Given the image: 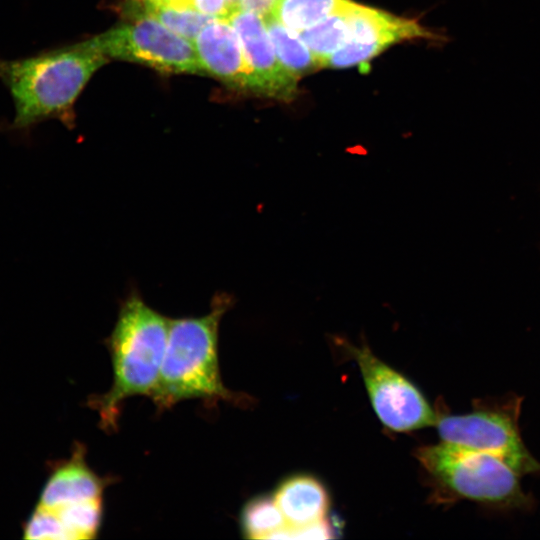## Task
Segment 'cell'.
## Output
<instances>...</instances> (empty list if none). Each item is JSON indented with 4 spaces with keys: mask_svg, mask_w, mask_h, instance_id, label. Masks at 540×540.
Listing matches in <instances>:
<instances>
[{
    "mask_svg": "<svg viewBox=\"0 0 540 540\" xmlns=\"http://www.w3.org/2000/svg\"><path fill=\"white\" fill-rule=\"evenodd\" d=\"M107 59L86 42L23 59H0V79L15 106L10 129L24 133L49 118L71 124L75 100Z\"/></svg>",
    "mask_w": 540,
    "mask_h": 540,
    "instance_id": "cell-1",
    "label": "cell"
},
{
    "mask_svg": "<svg viewBox=\"0 0 540 540\" xmlns=\"http://www.w3.org/2000/svg\"><path fill=\"white\" fill-rule=\"evenodd\" d=\"M232 304V297L221 293L201 317L169 318L160 374L149 396L159 410L191 398L243 401L224 386L218 361L219 325Z\"/></svg>",
    "mask_w": 540,
    "mask_h": 540,
    "instance_id": "cell-2",
    "label": "cell"
},
{
    "mask_svg": "<svg viewBox=\"0 0 540 540\" xmlns=\"http://www.w3.org/2000/svg\"><path fill=\"white\" fill-rule=\"evenodd\" d=\"M169 318L151 308L137 293L122 302L115 326L107 339L112 360L113 384L89 404L100 416L101 428L117 427L120 407L135 395L150 396L166 350Z\"/></svg>",
    "mask_w": 540,
    "mask_h": 540,
    "instance_id": "cell-3",
    "label": "cell"
},
{
    "mask_svg": "<svg viewBox=\"0 0 540 540\" xmlns=\"http://www.w3.org/2000/svg\"><path fill=\"white\" fill-rule=\"evenodd\" d=\"M415 455L441 499H466L495 508H523L530 503L520 485L521 475L492 454L441 442L422 446Z\"/></svg>",
    "mask_w": 540,
    "mask_h": 540,
    "instance_id": "cell-4",
    "label": "cell"
},
{
    "mask_svg": "<svg viewBox=\"0 0 540 540\" xmlns=\"http://www.w3.org/2000/svg\"><path fill=\"white\" fill-rule=\"evenodd\" d=\"M128 12L132 21L91 38L86 44L107 58L137 62L164 72L203 74L190 41L132 5Z\"/></svg>",
    "mask_w": 540,
    "mask_h": 540,
    "instance_id": "cell-5",
    "label": "cell"
},
{
    "mask_svg": "<svg viewBox=\"0 0 540 540\" xmlns=\"http://www.w3.org/2000/svg\"><path fill=\"white\" fill-rule=\"evenodd\" d=\"M520 400L504 406L475 405L467 414H437L434 426L442 442L492 454L520 475L540 472V463L519 432Z\"/></svg>",
    "mask_w": 540,
    "mask_h": 540,
    "instance_id": "cell-6",
    "label": "cell"
},
{
    "mask_svg": "<svg viewBox=\"0 0 540 540\" xmlns=\"http://www.w3.org/2000/svg\"><path fill=\"white\" fill-rule=\"evenodd\" d=\"M356 361L374 412L395 432H411L434 426L437 414L418 387L403 374L376 357L366 344L355 346L337 339Z\"/></svg>",
    "mask_w": 540,
    "mask_h": 540,
    "instance_id": "cell-7",
    "label": "cell"
},
{
    "mask_svg": "<svg viewBox=\"0 0 540 540\" xmlns=\"http://www.w3.org/2000/svg\"><path fill=\"white\" fill-rule=\"evenodd\" d=\"M435 37L415 20L353 2L349 14L348 39L325 60L324 67L348 68L362 65L394 43Z\"/></svg>",
    "mask_w": 540,
    "mask_h": 540,
    "instance_id": "cell-8",
    "label": "cell"
},
{
    "mask_svg": "<svg viewBox=\"0 0 540 540\" xmlns=\"http://www.w3.org/2000/svg\"><path fill=\"white\" fill-rule=\"evenodd\" d=\"M227 19L238 35L250 68L251 91L291 101L298 92V78L278 59L263 17L236 8Z\"/></svg>",
    "mask_w": 540,
    "mask_h": 540,
    "instance_id": "cell-9",
    "label": "cell"
},
{
    "mask_svg": "<svg viewBox=\"0 0 540 540\" xmlns=\"http://www.w3.org/2000/svg\"><path fill=\"white\" fill-rule=\"evenodd\" d=\"M204 74L251 90V72L233 26L226 18L207 24L193 42Z\"/></svg>",
    "mask_w": 540,
    "mask_h": 540,
    "instance_id": "cell-10",
    "label": "cell"
},
{
    "mask_svg": "<svg viewBox=\"0 0 540 540\" xmlns=\"http://www.w3.org/2000/svg\"><path fill=\"white\" fill-rule=\"evenodd\" d=\"M273 498L287 526L301 527L324 520L330 496L324 484L314 476L297 474L285 478L276 488Z\"/></svg>",
    "mask_w": 540,
    "mask_h": 540,
    "instance_id": "cell-11",
    "label": "cell"
},
{
    "mask_svg": "<svg viewBox=\"0 0 540 540\" xmlns=\"http://www.w3.org/2000/svg\"><path fill=\"white\" fill-rule=\"evenodd\" d=\"M105 485L106 481L87 466L83 449H77L67 463L53 471L42 490L39 504L57 509L100 498Z\"/></svg>",
    "mask_w": 540,
    "mask_h": 540,
    "instance_id": "cell-12",
    "label": "cell"
},
{
    "mask_svg": "<svg viewBox=\"0 0 540 540\" xmlns=\"http://www.w3.org/2000/svg\"><path fill=\"white\" fill-rule=\"evenodd\" d=\"M264 19L269 38L283 66L299 78L322 67L320 60L310 51L299 35L278 22L271 15Z\"/></svg>",
    "mask_w": 540,
    "mask_h": 540,
    "instance_id": "cell-13",
    "label": "cell"
},
{
    "mask_svg": "<svg viewBox=\"0 0 540 540\" xmlns=\"http://www.w3.org/2000/svg\"><path fill=\"white\" fill-rule=\"evenodd\" d=\"M350 0H277L270 15L300 33L347 6Z\"/></svg>",
    "mask_w": 540,
    "mask_h": 540,
    "instance_id": "cell-14",
    "label": "cell"
},
{
    "mask_svg": "<svg viewBox=\"0 0 540 540\" xmlns=\"http://www.w3.org/2000/svg\"><path fill=\"white\" fill-rule=\"evenodd\" d=\"M352 3L353 1L350 0L343 9L298 33L305 45L320 60L322 67L325 60L341 48L348 39Z\"/></svg>",
    "mask_w": 540,
    "mask_h": 540,
    "instance_id": "cell-15",
    "label": "cell"
},
{
    "mask_svg": "<svg viewBox=\"0 0 540 540\" xmlns=\"http://www.w3.org/2000/svg\"><path fill=\"white\" fill-rule=\"evenodd\" d=\"M241 529L246 538L272 539L287 526L273 496L261 495L249 500L240 515Z\"/></svg>",
    "mask_w": 540,
    "mask_h": 540,
    "instance_id": "cell-16",
    "label": "cell"
},
{
    "mask_svg": "<svg viewBox=\"0 0 540 540\" xmlns=\"http://www.w3.org/2000/svg\"><path fill=\"white\" fill-rule=\"evenodd\" d=\"M137 10L157 19L168 29L190 41L192 44L200 31L214 21L213 16L206 15L194 8H171L145 3H132Z\"/></svg>",
    "mask_w": 540,
    "mask_h": 540,
    "instance_id": "cell-17",
    "label": "cell"
},
{
    "mask_svg": "<svg viewBox=\"0 0 540 540\" xmlns=\"http://www.w3.org/2000/svg\"><path fill=\"white\" fill-rule=\"evenodd\" d=\"M74 540L91 539L97 534L102 518V499L94 498L54 509Z\"/></svg>",
    "mask_w": 540,
    "mask_h": 540,
    "instance_id": "cell-18",
    "label": "cell"
},
{
    "mask_svg": "<svg viewBox=\"0 0 540 540\" xmlns=\"http://www.w3.org/2000/svg\"><path fill=\"white\" fill-rule=\"evenodd\" d=\"M24 538L37 540H74L56 510L38 505L24 528Z\"/></svg>",
    "mask_w": 540,
    "mask_h": 540,
    "instance_id": "cell-19",
    "label": "cell"
},
{
    "mask_svg": "<svg viewBox=\"0 0 540 540\" xmlns=\"http://www.w3.org/2000/svg\"><path fill=\"white\" fill-rule=\"evenodd\" d=\"M332 532L330 524L324 519L301 527L286 526L272 539H327L332 537Z\"/></svg>",
    "mask_w": 540,
    "mask_h": 540,
    "instance_id": "cell-20",
    "label": "cell"
},
{
    "mask_svg": "<svg viewBox=\"0 0 540 540\" xmlns=\"http://www.w3.org/2000/svg\"><path fill=\"white\" fill-rule=\"evenodd\" d=\"M197 11L215 18H228L232 13L227 0H191Z\"/></svg>",
    "mask_w": 540,
    "mask_h": 540,
    "instance_id": "cell-21",
    "label": "cell"
},
{
    "mask_svg": "<svg viewBox=\"0 0 540 540\" xmlns=\"http://www.w3.org/2000/svg\"><path fill=\"white\" fill-rule=\"evenodd\" d=\"M277 0H239L238 8L253 12L263 18L270 15Z\"/></svg>",
    "mask_w": 540,
    "mask_h": 540,
    "instance_id": "cell-22",
    "label": "cell"
},
{
    "mask_svg": "<svg viewBox=\"0 0 540 540\" xmlns=\"http://www.w3.org/2000/svg\"><path fill=\"white\" fill-rule=\"evenodd\" d=\"M146 2L162 7L193 8L191 0H145Z\"/></svg>",
    "mask_w": 540,
    "mask_h": 540,
    "instance_id": "cell-23",
    "label": "cell"
},
{
    "mask_svg": "<svg viewBox=\"0 0 540 540\" xmlns=\"http://www.w3.org/2000/svg\"><path fill=\"white\" fill-rule=\"evenodd\" d=\"M227 2L232 10H235L236 8H238L239 0H227Z\"/></svg>",
    "mask_w": 540,
    "mask_h": 540,
    "instance_id": "cell-24",
    "label": "cell"
}]
</instances>
